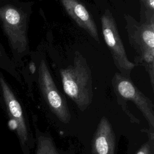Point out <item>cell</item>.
Listing matches in <instances>:
<instances>
[{
    "label": "cell",
    "instance_id": "obj_1",
    "mask_svg": "<svg viewBox=\"0 0 154 154\" xmlns=\"http://www.w3.org/2000/svg\"><path fill=\"white\" fill-rule=\"evenodd\" d=\"M60 74L64 93L81 111H85L93 96L91 70L86 58L75 52L73 64L61 69Z\"/></svg>",
    "mask_w": 154,
    "mask_h": 154
},
{
    "label": "cell",
    "instance_id": "obj_2",
    "mask_svg": "<svg viewBox=\"0 0 154 154\" xmlns=\"http://www.w3.org/2000/svg\"><path fill=\"white\" fill-rule=\"evenodd\" d=\"M111 82L117 102L126 114L128 116L131 114L126 104V102L129 100L142 112L149 128L154 129V106L152 101L135 85L131 78L116 72Z\"/></svg>",
    "mask_w": 154,
    "mask_h": 154
},
{
    "label": "cell",
    "instance_id": "obj_5",
    "mask_svg": "<svg viewBox=\"0 0 154 154\" xmlns=\"http://www.w3.org/2000/svg\"><path fill=\"white\" fill-rule=\"evenodd\" d=\"M38 86L48 107L57 119L64 123L70 120L67 102L58 90L46 61L41 60L38 68Z\"/></svg>",
    "mask_w": 154,
    "mask_h": 154
},
{
    "label": "cell",
    "instance_id": "obj_7",
    "mask_svg": "<svg viewBox=\"0 0 154 154\" xmlns=\"http://www.w3.org/2000/svg\"><path fill=\"white\" fill-rule=\"evenodd\" d=\"M0 86L8 112L11 118L12 122L16 125V130L20 143L23 146H25L29 139L22 108L1 73Z\"/></svg>",
    "mask_w": 154,
    "mask_h": 154
},
{
    "label": "cell",
    "instance_id": "obj_8",
    "mask_svg": "<svg viewBox=\"0 0 154 154\" xmlns=\"http://www.w3.org/2000/svg\"><path fill=\"white\" fill-rule=\"evenodd\" d=\"M69 16L97 43L99 38L97 25L92 15L78 0H60Z\"/></svg>",
    "mask_w": 154,
    "mask_h": 154
},
{
    "label": "cell",
    "instance_id": "obj_10",
    "mask_svg": "<svg viewBox=\"0 0 154 154\" xmlns=\"http://www.w3.org/2000/svg\"><path fill=\"white\" fill-rule=\"evenodd\" d=\"M35 154H60L52 138L46 135H37Z\"/></svg>",
    "mask_w": 154,
    "mask_h": 154
},
{
    "label": "cell",
    "instance_id": "obj_13",
    "mask_svg": "<svg viewBox=\"0 0 154 154\" xmlns=\"http://www.w3.org/2000/svg\"><path fill=\"white\" fill-rule=\"evenodd\" d=\"M1 54H2V53H1V49H0V55H1Z\"/></svg>",
    "mask_w": 154,
    "mask_h": 154
},
{
    "label": "cell",
    "instance_id": "obj_3",
    "mask_svg": "<svg viewBox=\"0 0 154 154\" xmlns=\"http://www.w3.org/2000/svg\"><path fill=\"white\" fill-rule=\"evenodd\" d=\"M100 20L103 37L110 51L115 66L120 74L131 78V71L136 65L129 60L127 57L116 21L112 13L108 9L106 10Z\"/></svg>",
    "mask_w": 154,
    "mask_h": 154
},
{
    "label": "cell",
    "instance_id": "obj_9",
    "mask_svg": "<svg viewBox=\"0 0 154 154\" xmlns=\"http://www.w3.org/2000/svg\"><path fill=\"white\" fill-rule=\"evenodd\" d=\"M93 154H116V138L112 125L103 117L96 128L92 140Z\"/></svg>",
    "mask_w": 154,
    "mask_h": 154
},
{
    "label": "cell",
    "instance_id": "obj_6",
    "mask_svg": "<svg viewBox=\"0 0 154 154\" xmlns=\"http://www.w3.org/2000/svg\"><path fill=\"white\" fill-rule=\"evenodd\" d=\"M124 19L129 43L136 53L135 58L154 52V20L138 21L127 14Z\"/></svg>",
    "mask_w": 154,
    "mask_h": 154
},
{
    "label": "cell",
    "instance_id": "obj_4",
    "mask_svg": "<svg viewBox=\"0 0 154 154\" xmlns=\"http://www.w3.org/2000/svg\"><path fill=\"white\" fill-rule=\"evenodd\" d=\"M0 20L13 50L21 54L27 51V21L25 14L10 5L0 7Z\"/></svg>",
    "mask_w": 154,
    "mask_h": 154
},
{
    "label": "cell",
    "instance_id": "obj_11",
    "mask_svg": "<svg viewBox=\"0 0 154 154\" xmlns=\"http://www.w3.org/2000/svg\"><path fill=\"white\" fill-rule=\"evenodd\" d=\"M140 4V21L154 20V0H138Z\"/></svg>",
    "mask_w": 154,
    "mask_h": 154
},
{
    "label": "cell",
    "instance_id": "obj_12",
    "mask_svg": "<svg viewBox=\"0 0 154 154\" xmlns=\"http://www.w3.org/2000/svg\"><path fill=\"white\" fill-rule=\"evenodd\" d=\"M141 131L147 134L149 139L140 147L135 154H154V129H144Z\"/></svg>",
    "mask_w": 154,
    "mask_h": 154
}]
</instances>
